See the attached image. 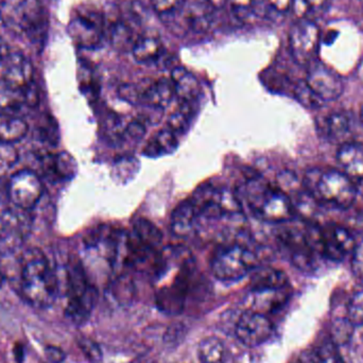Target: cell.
I'll list each match as a JSON object with an SVG mask.
<instances>
[{"instance_id": "6da1fadb", "label": "cell", "mask_w": 363, "mask_h": 363, "mask_svg": "<svg viewBox=\"0 0 363 363\" xmlns=\"http://www.w3.org/2000/svg\"><path fill=\"white\" fill-rule=\"evenodd\" d=\"M19 291L36 308L52 306L60 294V279L42 250L29 247L19 257Z\"/></svg>"}, {"instance_id": "7a4b0ae2", "label": "cell", "mask_w": 363, "mask_h": 363, "mask_svg": "<svg viewBox=\"0 0 363 363\" xmlns=\"http://www.w3.org/2000/svg\"><path fill=\"white\" fill-rule=\"evenodd\" d=\"M243 196L252 211L268 223H286L296 216L291 199L262 177L247 179Z\"/></svg>"}, {"instance_id": "3957f363", "label": "cell", "mask_w": 363, "mask_h": 363, "mask_svg": "<svg viewBox=\"0 0 363 363\" xmlns=\"http://www.w3.org/2000/svg\"><path fill=\"white\" fill-rule=\"evenodd\" d=\"M303 187L318 202L340 208H349L357 198L354 181L336 169L311 168L305 174Z\"/></svg>"}, {"instance_id": "277c9868", "label": "cell", "mask_w": 363, "mask_h": 363, "mask_svg": "<svg viewBox=\"0 0 363 363\" xmlns=\"http://www.w3.org/2000/svg\"><path fill=\"white\" fill-rule=\"evenodd\" d=\"M0 21L11 31L42 44L48 31V17L40 0H0Z\"/></svg>"}, {"instance_id": "5b68a950", "label": "cell", "mask_w": 363, "mask_h": 363, "mask_svg": "<svg viewBox=\"0 0 363 363\" xmlns=\"http://www.w3.org/2000/svg\"><path fill=\"white\" fill-rule=\"evenodd\" d=\"M65 294L68 298L66 319L74 325H83L91 317L97 301V290L87 279L84 268L78 260H70L66 266Z\"/></svg>"}, {"instance_id": "8992f818", "label": "cell", "mask_w": 363, "mask_h": 363, "mask_svg": "<svg viewBox=\"0 0 363 363\" xmlns=\"http://www.w3.org/2000/svg\"><path fill=\"white\" fill-rule=\"evenodd\" d=\"M258 267V256L242 243L222 245L211 258L213 277L220 281L242 279Z\"/></svg>"}, {"instance_id": "52a82bcc", "label": "cell", "mask_w": 363, "mask_h": 363, "mask_svg": "<svg viewBox=\"0 0 363 363\" xmlns=\"http://www.w3.org/2000/svg\"><path fill=\"white\" fill-rule=\"evenodd\" d=\"M33 226L29 209L13 207L0 213V255H12L23 247Z\"/></svg>"}, {"instance_id": "ba28073f", "label": "cell", "mask_w": 363, "mask_h": 363, "mask_svg": "<svg viewBox=\"0 0 363 363\" xmlns=\"http://www.w3.org/2000/svg\"><path fill=\"white\" fill-rule=\"evenodd\" d=\"M290 52L294 61L307 66L317 60L321 43L319 26L309 18H300L292 25L288 35Z\"/></svg>"}, {"instance_id": "9c48e42d", "label": "cell", "mask_w": 363, "mask_h": 363, "mask_svg": "<svg viewBox=\"0 0 363 363\" xmlns=\"http://www.w3.org/2000/svg\"><path fill=\"white\" fill-rule=\"evenodd\" d=\"M194 274L196 269L191 260L186 259L174 283L157 292V304L162 311L177 315L183 311L188 292L194 283Z\"/></svg>"}, {"instance_id": "30bf717a", "label": "cell", "mask_w": 363, "mask_h": 363, "mask_svg": "<svg viewBox=\"0 0 363 363\" xmlns=\"http://www.w3.org/2000/svg\"><path fill=\"white\" fill-rule=\"evenodd\" d=\"M305 81L323 102L339 99L345 91V83L340 74L318 59L307 66Z\"/></svg>"}, {"instance_id": "8fae6325", "label": "cell", "mask_w": 363, "mask_h": 363, "mask_svg": "<svg viewBox=\"0 0 363 363\" xmlns=\"http://www.w3.org/2000/svg\"><path fill=\"white\" fill-rule=\"evenodd\" d=\"M72 42L83 49L99 48L104 38V21L95 13H87L74 17L67 27Z\"/></svg>"}, {"instance_id": "7c38bea8", "label": "cell", "mask_w": 363, "mask_h": 363, "mask_svg": "<svg viewBox=\"0 0 363 363\" xmlns=\"http://www.w3.org/2000/svg\"><path fill=\"white\" fill-rule=\"evenodd\" d=\"M9 184L10 200L16 207L31 211L42 198V180L32 170H19L9 179Z\"/></svg>"}, {"instance_id": "4fadbf2b", "label": "cell", "mask_w": 363, "mask_h": 363, "mask_svg": "<svg viewBox=\"0 0 363 363\" xmlns=\"http://www.w3.org/2000/svg\"><path fill=\"white\" fill-rule=\"evenodd\" d=\"M273 333V324L268 315L247 311L237 322L236 336L243 345L255 347L266 342Z\"/></svg>"}, {"instance_id": "5bb4252c", "label": "cell", "mask_w": 363, "mask_h": 363, "mask_svg": "<svg viewBox=\"0 0 363 363\" xmlns=\"http://www.w3.org/2000/svg\"><path fill=\"white\" fill-rule=\"evenodd\" d=\"M323 234V256L334 262H341L356 249L355 237L351 230L338 224L322 228Z\"/></svg>"}, {"instance_id": "9a60e30c", "label": "cell", "mask_w": 363, "mask_h": 363, "mask_svg": "<svg viewBox=\"0 0 363 363\" xmlns=\"http://www.w3.org/2000/svg\"><path fill=\"white\" fill-rule=\"evenodd\" d=\"M2 64L4 70L0 79L4 82L23 91H29L35 86L33 65L25 55L18 52L9 53Z\"/></svg>"}, {"instance_id": "2e32d148", "label": "cell", "mask_w": 363, "mask_h": 363, "mask_svg": "<svg viewBox=\"0 0 363 363\" xmlns=\"http://www.w3.org/2000/svg\"><path fill=\"white\" fill-rule=\"evenodd\" d=\"M40 101L38 85L29 91L16 89L0 79V112L16 115L25 108H35Z\"/></svg>"}, {"instance_id": "e0dca14e", "label": "cell", "mask_w": 363, "mask_h": 363, "mask_svg": "<svg viewBox=\"0 0 363 363\" xmlns=\"http://www.w3.org/2000/svg\"><path fill=\"white\" fill-rule=\"evenodd\" d=\"M45 176L52 182L72 180L77 174V162L68 152L49 153L42 159Z\"/></svg>"}, {"instance_id": "ac0fdd59", "label": "cell", "mask_w": 363, "mask_h": 363, "mask_svg": "<svg viewBox=\"0 0 363 363\" xmlns=\"http://www.w3.org/2000/svg\"><path fill=\"white\" fill-rule=\"evenodd\" d=\"M289 287L281 289L258 290L251 291L249 298V311L268 315L274 313L284 306L290 298Z\"/></svg>"}, {"instance_id": "d6986e66", "label": "cell", "mask_w": 363, "mask_h": 363, "mask_svg": "<svg viewBox=\"0 0 363 363\" xmlns=\"http://www.w3.org/2000/svg\"><path fill=\"white\" fill-rule=\"evenodd\" d=\"M355 119L353 114L347 111H335L330 113L325 121V133L330 142L341 145L353 142Z\"/></svg>"}, {"instance_id": "ffe728a7", "label": "cell", "mask_w": 363, "mask_h": 363, "mask_svg": "<svg viewBox=\"0 0 363 363\" xmlns=\"http://www.w3.org/2000/svg\"><path fill=\"white\" fill-rule=\"evenodd\" d=\"M183 11H185L186 21L192 31L203 33L213 26L215 9L207 0H185Z\"/></svg>"}, {"instance_id": "44dd1931", "label": "cell", "mask_w": 363, "mask_h": 363, "mask_svg": "<svg viewBox=\"0 0 363 363\" xmlns=\"http://www.w3.org/2000/svg\"><path fill=\"white\" fill-rule=\"evenodd\" d=\"M337 161L353 181L363 180V144L350 142L339 146Z\"/></svg>"}, {"instance_id": "7402d4cb", "label": "cell", "mask_w": 363, "mask_h": 363, "mask_svg": "<svg viewBox=\"0 0 363 363\" xmlns=\"http://www.w3.org/2000/svg\"><path fill=\"white\" fill-rule=\"evenodd\" d=\"M177 97L172 79L161 78L144 84L143 104L157 108H165Z\"/></svg>"}, {"instance_id": "603a6c76", "label": "cell", "mask_w": 363, "mask_h": 363, "mask_svg": "<svg viewBox=\"0 0 363 363\" xmlns=\"http://www.w3.org/2000/svg\"><path fill=\"white\" fill-rule=\"evenodd\" d=\"M198 211L191 200L184 201L174 209L172 216V230L176 236L187 238L196 230L199 222Z\"/></svg>"}, {"instance_id": "cb8c5ba5", "label": "cell", "mask_w": 363, "mask_h": 363, "mask_svg": "<svg viewBox=\"0 0 363 363\" xmlns=\"http://www.w3.org/2000/svg\"><path fill=\"white\" fill-rule=\"evenodd\" d=\"M289 287V279L283 271L272 267H260L254 269V274L250 281L251 291L267 289H281Z\"/></svg>"}, {"instance_id": "d4e9b609", "label": "cell", "mask_w": 363, "mask_h": 363, "mask_svg": "<svg viewBox=\"0 0 363 363\" xmlns=\"http://www.w3.org/2000/svg\"><path fill=\"white\" fill-rule=\"evenodd\" d=\"M170 79L174 83L176 96L180 98L181 101L192 104L199 97L201 91L200 83L186 68L181 66L174 68Z\"/></svg>"}, {"instance_id": "484cf974", "label": "cell", "mask_w": 363, "mask_h": 363, "mask_svg": "<svg viewBox=\"0 0 363 363\" xmlns=\"http://www.w3.org/2000/svg\"><path fill=\"white\" fill-rule=\"evenodd\" d=\"M29 125L21 117L0 112V144L14 145L27 135Z\"/></svg>"}, {"instance_id": "4316f807", "label": "cell", "mask_w": 363, "mask_h": 363, "mask_svg": "<svg viewBox=\"0 0 363 363\" xmlns=\"http://www.w3.org/2000/svg\"><path fill=\"white\" fill-rule=\"evenodd\" d=\"M178 145L177 134L169 128H164L147 143L143 155L147 157H159L170 155L178 148Z\"/></svg>"}, {"instance_id": "83f0119b", "label": "cell", "mask_w": 363, "mask_h": 363, "mask_svg": "<svg viewBox=\"0 0 363 363\" xmlns=\"http://www.w3.org/2000/svg\"><path fill=\"white\" fill-rule=\"evenodd\" d=\"M108 40L117 50L132 51L138 38L134 34L133 27L125 19H116L108 29Z\"/></svg>"}, {"instance_id": "f1b7e54d", "label": "cell", "mask_w": 363, "mask_h": 363, "mask_svg": "<svg viewBox=\"0 0 363 363\" xmlns=\"http://www.w3.org/2000/svg\"><path fill=\"white\" fill-rule=\"evenodd\" d=\"M163 51V44L159 38L155 36H140L132 48V55L138 63L150 64L157 62Z\"/></svg>"}, {"instance_id": "f546056e", "label": "cell", "mask_w": 363, "mask_h": 363, "mask_svg": "<svg viewBox=\"0 0 363 363\" xmlns=\"http://www.w3.org/2000/svg\"><path fill=\"white\" fill-rule=\"evenodd\" d=\"M199 359L201 363H233L230 352L216 337H209L200 343Z\"/></svg>"}, {"instance_id": "4dcf8cb0", "label": "cell", "mask_w": 363, "mask_h": 363, "mask_svg": "<svg viewBox=\"0 0 363 363\" xmlns=\"http://www.w3.org/2000/svg\"><path fill=\"white\" fill-rule=\"evenodd\" d=\"M134 235L142 241L144 245L157 250V247L163 242V234L159 228L146 218H136L133 221Z\"/></svg>"}, {"instance_id": "1f68e13d", "label": "cell", "mask_w": 363, "mask_h": 363, "mask_svg": "<svg viewBox=\"0 0 363 363\" xmlns=\"http://www.w3.org/2000/svg\"><path fill=\"white\" fill-rule=\"evenodd\" d=\"M217 200L224 217L240 216L242 213V203L233 190L226 188L218 189Z\"/></svg>"}, {"instance_id": "d6a6232c", "label": "cell", "mask_w": 363, "mask_h": 363, "mask_svg": "<svg viewBox=\"0 0 363 363\" xmlns=\"http://www.w3.org/2000/svg\"><path fill=\"white\" fill-rule=\"evenodd\" d=\"M192 114L191 104L182 101L180 108L172 113L168 118V125L170 130L178 134H183L189 129L190 115Z\"/></svg>"}, {"instance_id": "836d02e7", "label": "cell", "mask_w": 363, "mask_h": 363, "mask_svg": "<svg viewBox=\"0 0 363 363\" xmlns=\"http://www.w3.org/2000/svg\"><path fill=\"white\" fill-rule=\"evenodd\" d=\"M315 363H345L338 345L334 340L324 341L320 347L315 350L313 356Z\"/></svg>"}, {"instance_id": "e575fe53", "label": "cell", "mask_w": 363, "mask_h": 363, "mask_svg": "<svg viewBox=\"0 0 363 363\" xmlns=\"http://www.w3.org/2000/svg\"><path fill=\"white\" fill-rule=\"evenodd\" d=\"M277 187L284 194H287L290 199L294 198L296 194L304 189L303 182L298 181L294 172L289 170H285L279 174L277 177Z\"/></svg>"}, {"instance_id": "d590c367", "label": "cell", "mask_w": 363, "mask_h": 363, "mask_svg": "<svg viewBox=\"0 0 363 363\" xmlns=\"http://www.w3.org/2000/svg\"><path fill=\"white\" fill-rule=\"evenodd\" d=\"M328 2L330 0H294L291 10L298 18H307L308 15L323 10Z\"/></svg>"}, {"instance_id": "8d00e7d4", "label": "cell", "mask_w": 363, "mask_h": 363, "mask_svg": "<svg viewBox=\"0 0 363 363\" xmlns=\"http://www.w3.org/2000/svg\"><path fill=\"white\" fill-rule=\"evenodd\" d=\"M294 96L303 106L309 108H317L321 106L322 100L319 99L317 95L311 91V87L307 85L306 81H300L296 83L294 89Z\"/></svg>"}, {"instance_id": "74e56055", "label": "cell", "mask_w": 363, "mask_h": 363, "mask_svg": "<svg viewBox=\"0 0 363 363\" xmlns=\"http://www.w3.org/2000/svg\"><path fill=\"white\" fill-rule=\"evenodd\" d=\"M233 15L242 23L251 21L255 14V0H228Z\"/></svg>"}, {"instance_id": "f35d334b", "label": "cell", "mask_w": 363, "mask_h": 363, "mask_svg": "<svg viewBox=\"0 0 363 363\" xmlns=\"http://www.w3.org/2000/svg\"><path fill=\"white\" fill-rule=\"evenodd\" d=\"M18 151L14 145L0 144V178L6 176L18 161Z\"/></svg>"}, {"instance_id": "ab89813d", "label": "cell", "mask_w": 363, "mask_h": 363, "mask_svg": "<svg viewBox=\"0 0 363 363\" xmlns=\"http://www.w3.org/2000/svg\"><path fill=\"white\" fill-rule=\"evenodd\" d=\"M347 319L354 326L363 325V288L358 290L347 304Z\"/></svg>"}, {"instance_id": "60d3db41", "label": "cell", "mask_w": 363, "mask_h": 363, "mask_svg": "<svg viewBox=\"0 0 363 363\" xmlns=\"http://www.w3.org/2000/svg\"><path fill=\"white\" fill-rule=\"evenodd\" d=\"M150 4L160 16L168 17L183 11L185 0H150Z\"/></svg>"}, {"instance_id": "b9f144b4", "label": "cell", "mask_w": 363, "mask_h": 363, "mask_svg": "<svg viewBox=\"0 0 363 363\" xmlns=\"http://www.w3.org/2000/svg\"><path fill=\"white\" fill-rule=\"evenodd\" d=\"M38 133L43 140H46L50 145H57L59 142V127L51 116H46V118L40 121Z\"/></svg>"}, {"instance_id": "7bdbcfd3", "label": "cell", "mask_w": 363, "mask_h": 363, "mask_svg": "<svg viewBox=\"0 0 363 363\" xmlns=\"http://www.w3.org/2000/svg\"><path fill=\"white\" fill-rule=\"evenodd\" d=\"M146 119L144 117H136L125 125L123 138H128L131 140H140L144 138L147 131Z\"/></svg>"}, {"instance_id": "ee69618b", "label": "cell", "mask_w": 363, "mask_h": 363, "mask_svg": "<svg viewBox=\"0 0 363 363\" xmlns=\"http://www.w3.org/2000/svg\"><path fill=\"white\" fill-rule=\"evenodd\" d=\"M144 84H123L119 87V96L131 104H143Z\"/></svg>"}, {"instance_id": "f6af8a7d", "label": "cell", "mask_w": 363, "mask_h": 363, "mask_svg": "<svg viewBox=\"0 0 363 363\" xmlns=\"http://www.w3.org/2000/svg\"><path fill=\"white\" fill-rule=\"evenodd\" d=\"M134 286L131 279L121 277L114 285V296L119 302H129L133 296Z\"/></svg>"}, {"instance_id": "bcb514c9", "label": "cell", "mask_w": 363, "mask_h": 363, "mask_svg": "<svg viewBox=\"0 0 363 363\" xmlns=\"http://www.w3.org/2000/svg\"><path fill=\"white\" fill-rule=\"evenodd\" d=\"M79 347H80L81 351L84 354L85 357L93 363H98L101 362L102 353L100 350L99 345L91 340V339L86 338V337H82V338L78 340Z\"/></svg>"}, {"instance_id": "7dc6e473", "label": "cell", "mask_w": 363, "mask_h": 363, "mask_svg": "<svg viewBox=\"0 0 363 363\" xmlns=\"http://www.w3.org/2000/svg\"><path fill=\"white\" fill-rule=\"evenodd\" d=\"M44 354L48 363H63L67 357L65 352L57 345H47Z\"/></svg>"}, {"instance_id": "c3c4849f", "label": "cell", "mask_w": 363, "mask_h": 363, "mask_svg": "<svg viewBox=\"0 0 363 363\" xmlns=\"http://www.w3.org/2000/svg\"><path fill=\"white\" fill-rule=\"evenodd\" d=\"M352 268L358 279L363 281V242L357 245L353 252V259H352Z\"/></svg>"}, {"instance_id": "681fc988", "label": "cell", "mask_w": 363, "mask_h": 363, "mask_svg": "<svg viewBox=\"0 0 363 363\" xmlns=\"http://www.w3.org/2000/svg\"><path fill=\"white\" fill-rule=\"evenodd\" d=\"M270 8H272L275 12L286 13L291 10L292 2L294 0H264Z\"/></svg>"}, {"instance_id": "f907efd6", "label": "cell", "mask_w": 363, "mask_h": 363, "mask_svg": "<svg viewBox=\"0 0 363 363\" xmlns=\"http://www.w3.org/2000/svg\"><path fill=\"white\" fill-rule=\"evenodd\" d=\"M10 200V184L6 177L0 178V205L6 204Z\"/></svg>"}, {"instance_id": "816d5d0a", "label": "cell", "mask_w": 363, "mask_h": 363, "mask_svg": "<svg viewBox=\"0 0 363 363\" xmlns=\"http://www.w3.org/2000/svg\"><path fill=\"white\" fill-rule=\"evenodd\" d=\"M13 356H14L15 362L17 363L25 362L26 349L23 343H15L14 347H13Z\"/></svg>"}, {"instance_id": "f5cc1de1", "label": "cell", "mask_w": 363, "mask_h": 363, "mask_svg": "<svg viewBox=\"0 0 363 363\" xmlns=\"http://www.w3.org/2000/svg\"><path fill=\"white\" fill-rule=\"evenodd\" d=\"M213 6L215 10H220V9L224 8L225 4H228V0H207Z\"/></svg>"}, {"instance_id": "db71d44e", "label": "cell", "mask_w": 363, "mask_h": 363, "mask_svg": "<svg viewBox=\"0 0 363 363\" xmlns=\"http://www.w3.org/2000/svg\"><path fill=\"white\" fill-rule=\"evenodd\" d=\"M4 279H6V277H4V273L2 272L1 268H0V288L4 285Z\"/></svg>"}, {"instance_id": "11a10c76", "label": "cell", "mask_w": 363, "mask_h": 363, "mask_svg": "<svg viewBox=\"0 0 363 363\" xmlns=\"http://www.w3.org/2000/svg\"><path fill=\"white\" fill-rule=\"evenodd\" d=\"M4 55H2L1 50H0V64H2V62H4Z\"/></svg>"}, {"instance_id": "9f6ffc18", "label": "cell", "mask_w": 363, "mask_h": 363, "mask_svg": "<svg viewBox=\"0 0 363 363\" xmlns=\"http://www.w3.org/2000/svg\"><path fill=\"white\" fill-rule=\"evenodd\" d=\"M359 117H360V121H362V123L363 125V106H362V112H360Z\"/></svg>"}, {"instance_id": "6f0895ef", "label": "cell", "mask_w": 363, "mask_h": 363, "mask_svg": "<svg viewBox=\"0 0 363 363\" xmlns=\"http://www.w3.org/2000/svg\"><path fill=\"white\" fill-rule=\"evenodd\" d=\"M362 4H363V0H362Z\"/></svg>"}]
</instances>
